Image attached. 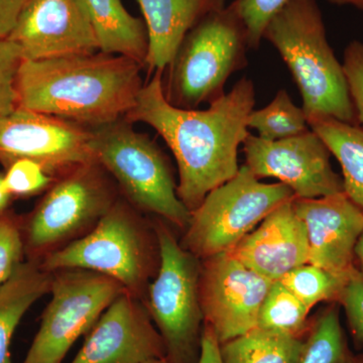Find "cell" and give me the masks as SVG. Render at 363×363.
<instances>
[{"instance_id":"obj_14","label":"cell","mask_w":363,"mask_h":363,"mask_svg":"<svg viewBox=\"0 0 363 363\" xmlns=\"http://www.w3.org/2000/svg\"><path fill=\"white\" fill-rule=\"evenodd\" d=\"M7 39L28 61L100 51L82 0H30Z\"/></svg>"},{"instance_id":"obj_24","label":"cell","mask_w":363,"mask_h":363,"mask_svg":"<svg viewBox=\"0 0 363 363\" xmlns=\"http://www.w3.org/2000/svg\"><path fill=\"white\" fill-rule=\"evenodd\" d=\"M353 355L341 326L338 309L333 304L309 327L298 363H347Z\"/></svg>"},{"instance_id":"obj_33","label":"cell","mask_w":363,"mask_h":363,"mask_svg":"<svg viewBox=\"0 0 363 363\" xmlns=\"http://www.w3.org/2000/svg\"><path fill=\"white\" fill-rule=\"evenodd\" d=\"M30 0H0V40L7 39Z\"/></svg>"},{"instance_id":"obj_37","label":"cell","mask_w":363,"mask_h":363,"mask_svg":"<svg viewBox=\"0 0 363 363\" xmlns=\"http://www.w3.org/2000/svg\"><path fill=\"white\" fill-rule=\"evenodd\" d=\"M327 1L339 6H352L363 13V0H327Z\"/></svg>"},{"instance_id":"obj_15","label":"cell","mask_w":363,"mask_h":363,"mask_svg":"<svg viewBox=\"0 0 363 363\" xmlns=\"http://www.w3.org/2000/svg\"><path fill=\"white\" fill-rule=\"evenodd\" d=\"M166 357L145 301L124 291L86 334L71 363H147Z\"/></svg>"},{"instance_id":"obj_1","label":"cell","mask_w":363,"mask_h":363,"mask_svg":"<svg viewBox=\"0 0 363 363\" xmlns=\"http://www.w3.org/2000/svg\"><path fill=\"white\" fill-rule=\"evenodd\" d=\"M255 104V85L243 77L204 111L179 108L164 97L162 73L156 72L124 118L147 124L162 136L178 164L177 194L192 212L238 174V147L250 133Z\"/></svg>"},{"instance_id":"obj_25","label":"cell","mask_w":363,"mask_h":363,"mask_svg":"<svg viewBox=\"0 0 363 363\" xmlns=\"http://www.w3.org/2000/svg\"><path fill=\"white\" fill-rule=\"evenodd\" d=\"M310 310L281 281L272 283L262 308L257 327L286 335L305 337Z\"/></svg>"},{"instance_id":"obj_28","label":"cell","mask_w":363,"mask_h":363,"mask_svg":"<svg viewBox=\"0 0 363 363\" xmlns=\"http://www.w3.org/2000/svg\"><path fill=\"white\" fill-rule=\"evenodd\" d=\"M20 47L9 39L0 40V118L18 107L16 82L23 62Z\"/></svg>"},{"instance_id":"obj_34","label":"cell","mask_w":363,"mask_h":363,"mask_svg":"<svg viewBox=\"0 0 363 363\" xmlns=\"http://www.w3.org/2000/svg\"><path fill=\"white\" fill-rule=\"evenodd\" d=\"M197 363H223L220 353V344L217 340L209 325H203L201 350Z\"/></svg>"},{"instance_id":"obj_22","label":"cell","mask_w":363,"mask_h":363,"mask_svg":"<svg viewBox=\"0 0 363 363\" xmlns=\"http://www.w3.org/2000/svg\"><path fill=\"white\" fill-rule=\"evenodd\" d=\"M306 336L297 337L257 327L220 344L222 362L298 363L304 352Z\"/></svg>"},{"instance_id":"obj_9","label":"cell","mask_w":363,"mask_h":363,"mask_svg":"<svg viewBox=\"0 0 363 363\" xmlns=\"http://www.w3.org/2000/svg\"><path fill=\"white\" fill-rule=\"evenodd\" d=\"M111 174L96 161L55 178L28 224V245L44 259L96 226L121 197Z\"/></svg>"},{"instance_id":"obj_21","label":"cell","mask_w":363,"mask_h":363,"mask_svg":"<svg viewBox=\"0 0 363 363\" xmlns=\"http://www.w3.org/2000/svg\"><path fill=\"white\" fill-rule=\"evenodd\" d=\"M308 124L340 164L344 193L363 213V128L334 118Z\"/></svg>"},{"instance_id":"obj_36","label":"cell","mask_w":363,"mask_h":363,"mask_svg":"<svg viewBox=\"0 0 363 363\" xmlns=\"http://www.w3.org/2000/svg\"><path fill=\"white\" fill-rule=\"evenodd\" d=\"M11 196V193L7 190L6 182H4V176L0 174V213L6 209Z\"/></svg>"},{"instance_id":"obj_4","label":"cell","mask_w":363,"mask_h":363,"mask_svg":"<svg viewBox=\"0 0 363 363\" xmlns=\"http://www.w3.org/2000/svg\"><path fill=\"white\" fill-rule=\"evenodd\" d=\"M121 196L82 238L42 259L48 272L80 269L113 279L126 292L145 300L160 266V250L152 221Z\"/></svg>"},{"instance_id":"obj_27","label":"cell","mask_w":363,"mask_h":363,"mask_svg":"<svg viewBox=\"0 0 363 363\" xmlns=\"http://www.w3.org/2000/svg\"><path fill=\"white\" fill-rule=\"evenodd\" d=\"M290 0H235L229 6L247 30L250 49H259L267 23Z\"/></svg>"},{"instance_id":"obj_13","label":"cell","mask_w":363,"mask_h":363,"mask_svg":"<svg viewBox=\"0 0 363 363\" xmlns=\"http://www.w3.org/2000/svg\"><path fill=\"white\" fill-rule=\"evenodd\" d=\"M242 145L245 164L253 175L277 179L297 198L313 199L344 192L342 177L332 169L330 150L311 128L274 142L248 133Z\"/></svg>"},{"instance_id":"obj_18","label":"cell","mask_w":363,"mask_h":363,"mask_svg":"<svg viewBox=\"0 0 363 363\" xmlns=\"http://www.w3.org/2000/svg\"><path fill=\"white\" fill-rule=\"evenodd\" d=\"M145 21L149 51L145 68L150 76L164 74L179 47L205 14L223 6V0H138Z\"/></svg>"},{"instance_id":"obj_35","label":"cell","mask_w":363,"mask_h":363,"mask_svg":"<svg viewBox=\"0 0 363 363\" xmlns=\"http://www.w3.org/2000/svg\"><path fill=\"white\" fill-rule=\"evenodd\" d=\"M354 262L355 267L363 274V231L355 245Z\"/></svg>"},{"instance_id":"obj_17","label":"cell","mask_w":363,"mask_h":363,"mask_svg":"<svg viewBox=\"0 0 363 363\" xmlns=\"http://www.w3.org/2000/svg\"><path fill=\"white\" fill-rule=\"evenodd\" d=\"M231 255L272 281L309 262V243L292 201L284 203L231 250Z\"/></svg>"},{"instance_id":"obj_10","label":"cell","mask_w":363,"mask_h":363,"mask_svg":"<svg viewBox=\"0 0 363 363\" xmlns=\"http://www.w3.org/2000/svg\"><path fill=\"white\" fill-rule=\"evenodd\" d=\"M124 288L113 279L80 269L52 272V298L23 363H62Z\"/></svg>"},{"instance_id":"obj_32","label":"cell","mask_w":363,"mask_h":363,"mask_svg":"<svg viewBox=\"0 0 363 363\" xmlns=\"http://www.w3.org/2000/svg\"><path fill=\"white\" fill-rule=\"evenodd\" d=\"M343 69L354 105L358 124L363 128V43L352 40L344 51Z\"/></svg>"},{"instance_id":"obj_3","label":"cell","mask_w":363,"mask_h":363,"mask_svg":"<svg viewBox=\"0 0 363 363\" xmlns=\"http://www.w3.org/2000/svg\"><path fill=\"white\" fill-rule=\"evenodd\" d=\"M288 66L303 99L308 123L334 118L359 125L342 64L327 40L317 0H290L264 28Z\"/></svg>"},{"instance_id":"obj_23","label":"cell","mask_w":363,"mask_h":363,"mask_svg":"<svg viewBox=\"0 0 363 363\" xmlns=\"http://www.w3.org/2000/svg\"><path fill=\"white\" fill-rule=\"evenodd\" d=\"M247 128L257 131V136L266 140H279L309 130L303 107L294 104L285 89L278 91L274 99L264 108L250 112Z\"/></svg>"},{"instance_id":"obj_26","label":"cell","mask_w":363,"mask_h":363,"mask_svg":"<svg viewBox=\"0 0 363 363\" xmlns=\"http://www.w3.org/2000/svg\"><path fill=\"white\" fill-rule=\"evenodd\" d=\"M352 274L344 276L305 264L289 272L279 281L311 310L321 302L338 303L341 292Z\"/></svg>"},{"instance_id":"obj_12","label":"cell","mask_w":363,"mask_h":363,"mask_svg":"<svg viewBox=\"0 0 363 363\" xmlns=\"http://www.w3.org/2000/svg\"><path fill=\"white\" fill-rule=\"evenodd\" d=\"M272 283L229 252L202 260L199 292L203 318L219 344L257 328L260 308Z\"/></svg>"},{"instance_id":"obj_7","label":"cell","mask_w":363,"mask_h":363,"mask_svg":"<svg viewBox=\"0 0 363 363\" xmlns=\"http://www.w3.org/2000/svg\"><path fill=\"white\" fill-rule=\"evenodd\" d=\"M160 266L147 286L145 304L161 334L169 363H197L201 350L199 281L201 262L177 241L161 219L152 221Z\"/></svg>"},{"instance_id":"obj_29","label":"cell","mask_w":363,"mask_h":363,"mask_svg":"<svg viewBox=\"0 0 363 363\" xmlns=\"http://www.w3.org/2000/svg\"><path fill=\"white\" fill-rule=\"evenodd\" d=\"M6 169L4 182L11 195L38 194L47 191L55 180L40 164L30 160L14 162Z\"/></svg>"},{"instance_id":"obj_16","label":"cell","mask_w":363,"mask_h":363,"mask_svg":"<svg viewBox=\"0 0 363 363\" xmlns=\"http://www.w3.org/2000/svg\"><path fill=\"white\" fill-rule=\"evenodd\" d=\"M293 207L307 231L308 264L344 276L357 272L354 250L363 231V213L347 195L296 197Z\"/></svg>"},{"instance_id":"obj_8","label":"cell","mask_w":363,"mask_h":363,"mask_svg":"<svg viewBox=\"0 0 363 363\" xmlns=\"http://www.w3.org/2000/svg\"><path fill=\"white\" fill-rule=\"evenodd\" d=\"M295 198L283 183H262L243 164L191 212L181 245L200 260L230 252L272 211Z\"/></svg>"},{"instance_id":"obj_39","label":"cell","mask_w":363,"mask_h":363,"mask_svg":"<svg viewBox=\"0 0 363 363\" xmlns=\"http://www.w3.org/2000/svg\"><path fill=\"white\" fill-rule=\"evenodd\" d=\"M147 363H169V360L167 359L166 357H164V358H160V359L152 360V362H150Z\"/></svg>"},{"instance_id":"obj_6","label":"cell","mask_w":363,"mask_h":363,"mask_svg":"<svg viewBox=\"0 0 363 363\" xmlns=\"http://www.w3.org/2000/svg\"><path fill=\"white\" fill-rule=\"evenodd\" d=\"M91 130L95 160L111 174L124 199L142 213L187 228L191 211L179 199L171 164L161 147L124 117Z\"/></svg>"},{"instance_id":"obj_19","label":"cell","mask_w":363,"mask_h":363,"mask_svg":"<svg viewBox=\"0 0 363 363\" xmlns=\"http://www.w3.org/2000/svg\"><path fill=\"white\" fill-rule=\"evenodd\" d=\"M96 33L100 51L121 55L145 68L149 38L145 23L131 16L121 0H82Z\"/></svg>"},{"instance_id":"obj_2","label":"cell","mask_w":363,"mask_h":363,"mask_svg":"<svg viewBox=\"0 0 363 363\" xmlns=\"http://www.w3.org/2000/svg\"><path fill=\"white\" fill-rule=\"evenodd\" d=\"M143 69L135 60L101 51L23 60L16 82L18 107L95 130L133 108L145 85Z\"/></svg>"},{"instance_id":"obj_38","label":"cell","mask_w":363,"mask_h":363,"mask_svg":"<svg viewBox=\"0 0 363 363\" xmlns=\"http://www.w3.org/2000/svg\"><path fill=\"white\" fill-rule=\"evenodd\" d=\"M347 363H363V353L362 354L353 355Z\"/></svg>"},{"instance_id":"obj_31","label":"cell","mask_w":363,"mask_h":363,"mask_svg":"<svg viewBox=\"0 0 363 363\" xmlns=\"http://www.w3.org/2000/svg\"><path fill=\"white\" fill-rule=\"evenodd\" d=\"M23 242L20 229L13 219L0 215V286L11 278L21 264Z\"/></svg>"},{"instance_id":"obj_30","label":"cell","mask_w":363,"mask_h":363,"mask_svg":"<svg viewBox=\"0 0 363 363\" xmlns=\"http://www.w3.org/2000/svg\"><path fill=\"white\" fill-rule=\"evenodd\" d=\"M347 319L353 343L357 350L363 347V274L354 272L348 279L338 300Z\"/></svg>"},{"instance_id":"obj_20","label":"cell","mask_w":363,"mask_h":363,"mask_svg":"<svg viewBox=\"0 0 363 363\" xmlns=\"http://www.w3.org/2000/svg\"><path fill=\"white\" fill-rule=\"evenodd\" d=\"M52 272L35 262H21L0 286V363H13L11 338L21 318L39 298L51 291Z\"/></svg>"},{"instance_id":"obj_5","label":"cell","mask_w":363,"mask_h":363,"mask_svg":"<svg viewBox=\"0 0 363 363\" xmlns=\"http://www.w3.org/2000/svg\"><path fill=\"white\" fill-rule=\"evenodd\" d=\"M247 33L228 7L213 9L186 35L162 79L169 104L197 109L225 94L227 80L247 65Z\"/></svg>"},{"instance_id":"obj_11","label":"cell","mask_w":363,"mask_h":363,"mask_svg":"<svg viewBox=\"0 0 363 363\" xmlns=\"http://www.w3.org/2000/svg\"><path fill=\"white\" fill-rule=\"evenodd\" d=\"M92 130L72 121L16 107L0 118V164L30 160L56 178L94 161Z\"/></svg>"}]
</instances>
